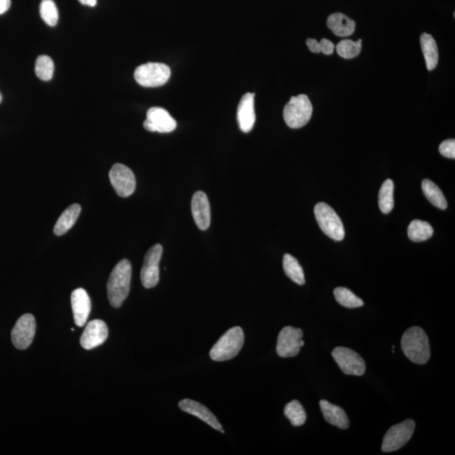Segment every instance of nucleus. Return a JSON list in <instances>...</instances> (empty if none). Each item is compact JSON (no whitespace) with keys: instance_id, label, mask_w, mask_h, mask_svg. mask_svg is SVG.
<instances>
[{"instance_id":"f257e3e1","label":"nucleus","mask_w":455,"mask_h":455,"mask_svg":"<svg viewBox=\"0 0 455 455\" xmlns=\"http://www.w3.org/2000/svg\"><path fill=\"white\" fill-rule=\"evenodd\" d=\"M131 279L132 265L129 260H122L110 272L108 282V299L114 308L121 307L128 298Z\"/></svg>"},{"instance_id":"f03ea898","label":"nucleus","mask_w":455,"mask_h":455,"mask_svg":"<svg viewBox=\"0 0 455 455\" xmlns=\"http://www.w3.org/2000/svg\"><path fill=\"white\" fill-rule=\"evenodd\" d=\"M403 353L411 362L425 364L431 356L429 340L421 327L413 326L406 331L402 339Z\"/></svg>"},{"instance_id":"7ed1b4c3","label":"nucleus","mask_w":455,"mask_h":455,"mask_svg":"<svg viewBox=\"0 0 455 455\" xmlns=\"http://www.w3.org/2000/svg\"><path fill=\"white\" fill-rule=\"evenodd\" d=\"M245 335L242 328L235 326L229 329L221 336L213 347L210 358L213 361L224 362L235 358L242 349Z\"/></svg>"},{"instance_id":"20e7f679","label":"nucleus","mask_w":455,"mask_h":455,"mask_svg":"<svg viewBox=\"0 0 455 455\" xmlns=\"http://www.w3.org/2000/svg\"><path fill=\"white\" fill-rule=\"evenodd\" d=\"M313 108L306 94L292 97L283 110L285 122L291 129H300L310 122Z\"/></svg>"},{"instance_id":"39448f33","label":"nucleus","mask_w":455,"mask_h":455,"mask_svg":"<svg viewBox=\"0 0 455 455\" xmlns=\"http://www.w3.org/2000/svg\"><path fill=\"white\" fill-rule=\"evenodd\" d=\"M171 74V69L165 63H148L138 67L134 78L141 86L156 88L167 83Z\"/></svg>"},{"instance_id":"423d86ee","label":"nucleus","mask_w":455,"mask_h":455,"mask_svg":"<svg viewBox=\"0 0 455 455\" xmlns=\"http://www.w3.org/2000/svg\"><path fill=\"white\" fill-rule=\"evenodd\" d=\"M315 215L319 226L327 236L336 241L344 239L345 231L342 220L329 205L324 203L316 204Z\"/></svg>"},{"instance_id":"0eeeda50","label":"nucleus","mask_w":455,"mask_h":455,"mask_svg":"<svg viewBox=\"0 0 455 455\" xmlns=\"http://www.w3.org/2000/svg\"><path fill=\"white\" fill-rule=\"evenodd\" d=\"M415 427V422L411 419L391 427L383 439V452H394L402 449L413 436Z\"/></svg>"},{"instance_id":"6e6552de","label":"nucleus","mask_w":455,"mask_h":455,"mask_svg":"<svg viewBox=\"0 0 455 455\" xmlns=\"http://www.w3.org/2000/svg\"><path fill=\"white\" fill-rule=\"evenodd\" d=\"M162 254H163V247L160 244L154 245L146 253L140 273L141 282L145 288H152L159 283Z\"/></svg>"},{"instance_id":"1a4fd4ad","label":"nucleus","mask_w":455,"mask_h":455,"mask_svg":"<svg viewBox=\"0 0 455 455\" xmlns=\"http://www.w3.org/2000/svg\"><path fill=\"white\" fill-rule=\"evenodd\" d=\"M331 354L344 374L355 376L365 374V362L355 351L350 348L338 347L332 351Z\"/></svg>"},{"instance_id":"9d476101","label":"nucleus","mask_w":455,"mask_h":455,"mask_svg":"<svg viewBox=\"0 0 455 455\" xmlns=\"http://www.w3.org/2000/svg\"><path fill=\"white\" fill-rule=\"evenodd\" d=\"M110 184L118 196L129 197L136 188V178L131 169L122 164L114 165L109 172Z\"/></svg>"},{"instance_id":"9b49d317","label":"nucleus","mask_w":455,"mask_h":455,"mask_svg":"<svg viewBox=\"0 0 455 455\" xmlns=\"http://www.w3.org/2000/svg\"><path fill=\"white\" fill-rule=\"evenodd\" d=\"M303 331L299 328L284 327L280 331L276 343V353L281 358H292L298 355L304 347Z\"/></svg>"},{"instance_id":"f8f14e48","label":"nucleus","mask_w":455,"mask_h":455,"mask_svg":"<svg viewBox=\"0 0 455 455\" xmlns=\"http://www.w3.org/2000/svg\"><path fill=\"white\" fill-rule=\"evenodd\" d=\"M37 324L34 316L26 314L22 316L15 324L11 332L12 342L19 350H25L33 342Z\"/></svg>"},{"instance_id":"ddd939ff","label":"nucleus","mask_w":455,"mask_h":455,"mask_svg":"<svg viewBox=\"0 0 455 455\" xmlns=\"http://www.w3.org/2000/svg\"><path fill=\"white\" fill-rule=\"evenodd\" d=\"M144 126L149 132L168 133L176 130L177 124L168 110L161 108H152L147 112V118L144 122Z\"/></svg>"},{"instance_id":"4468645a","label":"nucleus","mask_w":455,"mask_h":455,"mask_svg":"<svg viewBox=\"0 0 455 455\" xmlns=\"http://www.w3.org/2000/svg\"><path fill=\"white\" fill-rule=\"evenodd\" d=\"M108 338V328L101 320H94L87 324L81 336V344L86 350L102 345Z\"/></svg>"},{"instance_id":"2eb2a0df","label":"nucleus","mask_w":455,"mask_h":455,"mask_svg":"<svg viewBox=\"0 0 455 455\" xmlns=\"http://www.w3.org/2000/svg\"><path fill=\"white\" fill-rule=\"evenodd\" d=\"M192 213L197 226L201 231H206L211 224L210 204L204 192H197L192 199Z\"/></svg>"},{"instance_id":"dca6fc26","label":"nucleus","mask_w":455,"mask_h":455,"mask_svg":"<svg viewBox=\"0 0 455 455\" xmlns=\"http://www.w3.org/2000/svg\"><path fill=\"white\" fill-rule=\"evenodd\" d=\"M237 120L243 133H250L254 128L256 122L254 93H247L241 98L237 112Z\"/></svg>"},{"instance_id":"f3484780","label":"nucleus","mask_w":455,"mask_h":455,"mask_svg":"<svg viewBox=\"0 0 455 455\" xmlns=\"http://www.w3.org/2000/svg\"><path fill=\"white\" fill-rule=\"evenodd\" d=\"M71 304H72L75 324L78 326H84L91 311L90 296L84 288H77L72 292Z\"/></svg>"},{"instance_id":"a211bd4d","label":"nucleus","mask_w":455,"mask_h":455,"mask_svg":"<svg viewBox=\"0 0 455 455\" xmlns=\"http://www.w3.org/2000/svg\"><path fill=\"white\" fill-rule=\"evenodd\" d=\"M180 409L185 411L188 414L195 415V417L201 419L208 425L213 427V429L221 431L222 425L217 421L215 415L213 414L212 411L207 408L201 403L192 401V399H185L179 402Z\"/></svg>"},{"instance_id":"6ab92c4d","label":"nucleus","mask_w":455,"mask_h":455,"mask_svg":"<svg viewBox=\"0 0 455 455\" xmlns=\"http://www.w3.org/2000/svg\"><path fill=\"white\" fill-rule=\"evenodd\" d=\"M320 409H322L324 418L330 424L339 427L341 429H347L349 427V420L342 407L331 404L326 399L320 402Z\"/></svg>"},{"instance_id":"aec40b11","label":"nucleus","mask_w":455,"mask_h":455,"mask_svg":"<svg viewBox=\"0 0 455 455\" xmlns=\"http://www.w3.org/2000/svg\"><path fill=\"white\" fill-rule=\"evenodd\" d=\"M327 26L338 37L346 38L354 34L356 23L354 19L342 13H335L330 15L327 19Z\"/></svg>"},{"instance_id":"412c9836","label":"nucleus","mask_w":455,"mask_h":455,"mask_svg":"<svg viewBox=\"0 0 455 455\" xmlns=\"http://www.w3.org/2000/svg\"><path fill=\"white\" fill-rule=\"evenodd\" d=\"M81 213V205L73 204L69 206L68 208L63 212L55 224L53 232L55 235L61 236L65 235L67 232L72 228L78 217H80Z\"/></svg>"},{"instance_id":"4be33fe9","label":"nucleus","mask_w":455,"mask_h":455,"mask_svg":"<svg viewBox=\"0 0 455 455\" xmlns=\"http://www.w3.org/2000/svg\"><path fill=\"white\" fill-rule=\"evenodd\" d=\"M421 47L426 62L427 69L433 70L436 68L438 63V49L436 41L432 35L423 33L421 35Z\"/></svg>"},{"instance_id":"5701e85b","label":"nucleus","mask_w":455,"mask_h":455,"mask_svg":"<svg viewBox=\"0 0 455 455\" xmlns=\"http://www.w3.org/2000/svg\"><path fill=\"white\" fill-rule=\"evenodd\" d=\"M422 187L423 193L431 204L440 209L447 208L448 204H447L444 193L436 184L433 183L432 181L426 179L422 181Z\"/></svg>"},{"instance_id":"b1692460","label":"nucleus","mask_w":455,"mask_h":455,"mask_svg":"<svg viewBox=\"0 0 455 455\" xmlns=\"http://www.w3.org/2000/svg\"><path fill=\"white\" fill-rule=\"evenodd\" d=\"M433 235V229L425 221L415 220L408 227V236L414 242H422L429 240Z\"/></svg>"},{"instance_id":"393cba45","label":"nucleus","mask_w":455,"mask_h":455,"mask_svg":"<svg viewBox=\"0 0 455 455\" xmlns=\"http://www.w3.org/2000/svg\"><path fill=\"white\" fill-rule=\"evenodd\" d=\"M283 269L288 278L294 281L295 283L299 285L306 283L303 268L295 257L290 254L284 255Z\"/></svg>"},{"instance_id":"a878e982","label":"nucleus","mask_w":455,"mask_h":455,"mask_svg":"<svg viewBox=\"0 0 455 455\" xmlns=\"http://www.w3.org/2000/svg\"><path fill=\"white\" fill-rule=\"evenodd\" d=\"M394 182L392 180L388 179L381 185L379 194V208L383 213H387L392 211L394 208Z\"/></svg>"},{"instance_id":"bb28decb","label":"nucleus","mask_w":455,"mask_h":455,"mask_svg":"<svg viewBox=\"0 0 455 455\" xmlns=\"http://www.w3.org/2000/svg\"><path fill=\"white\" fill-rule=\"evenodd\" d=\"M284 414L292 423V426L300 427L306 421V413L298 401H292L284 408Z\"/></svg>"},{"instance_id":"cd10ccee","label":"nucleus","mask_w":455,"mask_h":455,"mask_svg":"<svg viewBox=\"0 0 455 455\" xmlns=\"http://www.w3.org/2000/svg\"><path fill=\"white\" fill-rule=\"evenodd\" d=\"M334 296L336 301L346 308H358L362 307L364 304L361 299L346 288H336L334 290Z\"/></svg>"},{"instance_id":"c85d7f7f","label":"nucleus","mask_w":455,"mask_h":455,"mask_svg":"<svg viewBox=\"0 0 455 455\" xmlns=\"http://www.w3.org/2000/svg\"><path fill=\"white\" fill-rule=\"evenodd\" d=\"M35 72L42 81L51 80L54 73V63L51 58L46 55H42L37 58L35 65Z\"/></svg>"},{"instance_id":"c756f323","label":"nucleus","mask_w":455,"mask_h":455,"mask_svg":"<svg viewBox=\"0 0 455 455\" xmlns=\"http://www.w3.org/2000/svg\"><path fill=\"white\" fill-rule=\"evenodd\" d=\"M362 50V40L359 39L358 42L345 39L340 42L336 46L338 53L343 58L351 59L357 57Z\"/></svg>"},{"instance_id":"7c9ffc66","label":"nucleus","mask_w":455,"mask_h":455,"mask_svg":"<svg viewBox=\"0 0 455 455\" xmlns=\"http://www.w3.org/2000/svg\"><path fill=\"white\" fill-rule=\"evenodd\" d=\"M40 15L47 25L55 26L58 22V10L53 0H42L40 5Z\"/></svg>"},{"instance_id":"2f4dec72","label":"nucleus","mask_w":455,"mask_h":455,"mask_svg":"<svg viewBox=\"0 0 455 455\" xmlns=\"http://www.w3.org/2000/svg\"><path fill=\"white\" fill-rule=\"evenodd\" d=\"M439 152L449 159L455 158V141L454 140H448L442 142L439 146Z\"/></svg>"},{"instance_id":"473e14b6","label":"nucleus","mask_w":455,"mask_h":455,"mask_svg":"<svg viewBox=\"0 0 455 455\" xmlns=\"http://www.w3.org/2000/svg\"><path fill=\"white\" fill-rule=\"evenodd\" d=\"M320 53H322L324 55H331L333 53L335 49L334 43L328 40V39H322V40L320 42Z\"/></svg>"},{"instance_id":"72a5a7b5","label":"nucleus","mask_w":455,"mask_h":455,"mask_svg":"<svg viewBox=\"0 0 455 455\" xmlns=\"http://www.w3.org/2000/svg\"><path fill=\"white\" fill-rule=\"evenodd\" d=\"M306 43L308 49H310L312 51V53H320V42L317 40H315V39L313 38H308Z\"/></svg>"},{"instance_id":"f704fd0d","label":"nucleus","mask_w":455,"mask_h":455,"mask_svg":"<svg viewBox=\"0 0 455 455\" xmlns=\"http://www.w3.org/2000/svg\"><path fill=\"white\" fill-rule=\"evenodd\" d=\"M11 6V0H0V15L5 14Z\"/></svg>"},{"instance_id":"c9c22d12","label":"nucleus","mask_w":455,"mask_h":455,"mask_svg":"<svg viewBox=\"0 0 455 455\" xmlns=\"http://www.w3.org/2000/svg\"><path fill=\"white\" fill-rule=\"evenodd\" d=\"M82 5L94 7L97 6V0H78Z\"/></svg>"},{"instance_id":"e433bc0d","label":"nucleus","mask_w":455,"mask_h":455,"mask_svg":"<svg viewBox=\"0 0 455 455\" xmlns=\"http://www.w3.org/2000/svg\"><path fill=\"white\" fill-rule=\"evenodd\" d=\"M2 99H3L2 94H1V93H0V103H1Z\"/></svg>"}]
</instances>
